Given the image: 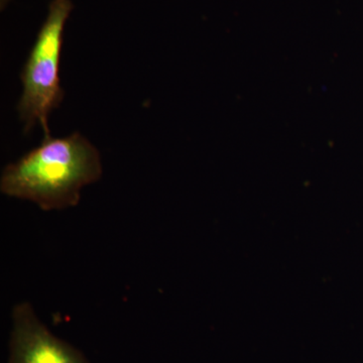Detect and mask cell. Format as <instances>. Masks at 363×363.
<instances>
[{
  "instance_id": "obj_1",
  "label": "cell",
  "mask_w": 363,
  "mask_h": 363,
  "mask_svg": "<svg viewBox=\"0 0 363 363\" xmlns=\"http://www.w3.org/2000/svg\"><path fill=\"white\" fill-rule=\"evenodd\" d=\"M99 150L79 133L44 138L39 147L7 164L0 179L4 195L35 203L44 211L77 206L81 191L101 178Z\"/></svg>"
},
{
  "instance_id": "obj_3",
  "label": "cell",
  "mask_w": 363,
  "mask_h": 363,
  "mask_svg": "<svg viewBox=\"0 0 363 363\" xmlns=\"http://www.w3.org/2000/svg\"><path fill=\"white\" fill-rule=\"evenodd\" d=\"M9 363H89L70 344L55 336L28 302L14 306Z\"/></svg>"
},
{
  "instance_id": "obj_2",
  "label": "cell",
  "mask_w": 363,
  "mask_h": 363,
  "mask_svg": "<svg viewBox=\"0 0 363 363\" xmlns=\"http://www.w3.org/2000/svg\"><path fill=\"white\" fill-rule=\"evenodd\" d=\"M73 9L71 0H52L21 73L23 94L18 104L20 119L28 133L40 124L50 138L49 116L64 99L60 78L64 30Z\"/></svg>"
},
{
  "instance_id": "obj_4",
  "label": "cell",
  "mask_w": 363,
  "mask_h": 363,
  "mask_svg": "<svg viewBox=\"0 0 363 363\" xmlns=\"http://www.w3.org/2000/svg\"><path fill=\"white\" fill-rule=\"evenodd\" d=\"M9 1H11V0H0V6H1V9H4Z\"/></svg>"
}]
</instances>
